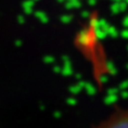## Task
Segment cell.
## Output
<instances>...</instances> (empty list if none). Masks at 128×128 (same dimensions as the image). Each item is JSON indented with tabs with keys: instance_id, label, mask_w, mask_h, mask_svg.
<instances>
[{
	"instance_id": "cell-1",
	"label": "cell",
	"mask_w": 128,
	"mask_h": 128,
	"mask_svg": "<svg viewBox=\"0 0 128 128\" xmlns=\"http://www.w3.org/2000/svg\"><path fill=\"white\" fill-rule=\"evenodd\" d=\"M93 128H128V107L116 109Z\"/></svg>"
}]
</instances>
